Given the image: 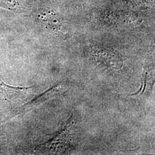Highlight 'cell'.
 Segmentation results:
<instances>
[{
  "mask_svg": "<svg viewBox=\"0 0 155 155\" xmlns=\"http://www.w3.org/2000/svg\"><path fill=\"white\" fill-rule=\"evenodd\" d=\"M98 59L106 66L113 69H120L122 67V62L120 58L114 52L108 50L100 51Z\"/></svg>",
  "mask_w": 155,
  "mask_h": 155,
  "instance_id": "obj_1",
  "label": "cell"
},
{
  "mask_svg": "<svg viewBox=\"0 0 155 155\" xmlns=\"http://www.w3.org/2000/svg\"><path fill=\"white\" fill-rule=\"evenodd\" d=\"M43 20L51 27H58L61 24L59 18L54 13H46Z\"/></svg>",
  "mask_w": 155,
  "mask_h": 155,
  "instance_id": "obj_2",
  "label": "cell"
},
{
  "mask_svg": "<svg viewBox=\"0 0 155 155\" xmlns=\"http://www.w3.org/2000/svg\"><path fill=\"white\" fill-rule=\"evenodd\" d=\"M15 0H0V7L8 9H12L16 6Z\"/></svg>",
  "mask_w": 155,
  "mask_h": 155,
  "instance_id": "obj_3",
  "label": "cell"
},
{
  "mask_svg": "<svg viewBox=\"0 0 155 155\" xmlns=\"http://www.w3.org/2000/svg\"><path fill=\"white\" fill-rule=\"evenodd\" d=\"M147 72L144 74L140 89L136 94H133V95H139V94H143V93H144V91H145V90L146 84H147Z\"/></svg>",
  "mask_w": 155,
  "mask_h": 155,
  "instance_id": "obj_4",
  "label": "cell"
},
{
  "mask_svg": "<svg viewBox=\"0 0 155 155\" xmlns=\"http://www.w3.org/2000/svg\"><path fill=\"white\" fill-rule=\"evenodd\" d=\"M11 88H12V87H11L10 86H7L6 84H5V83H4V82L2 81V80H1V78H0V90H1V89H3V90H5V91L15 90H16V89H14L15 88L9 90V89H11Z\"/></svg>",
  "mask_w": 155,
  "mask_h": 155,
  "instance_id": "obj_5",
  "label": "cell"
}]
</instances>
